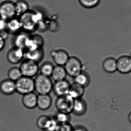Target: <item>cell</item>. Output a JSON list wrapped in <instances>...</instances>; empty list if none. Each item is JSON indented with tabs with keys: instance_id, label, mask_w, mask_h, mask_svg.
Listing matches in <instances>:
<instances>
[{
	"instance_id": "cell-1",
	"label": "cell",
	"mask_w": 131,
	"mask_h": 131,
	"mask_svg": "<svg viewBox=\"0 0 131 131\" xmlns=\"http://www.w3.org/2000/svg\"><path fill=\"white\" fill-rule=\"evenodd\" d=\"M18 18L22 26V31L29 33L37 28L40 17L39 15L37 16V13L29 10L19 16Z\"/></svg>"
},
{
	"instance_id": "cell-2",
	"label": "cell",
	"mask_w": 131,
	"mask_h": 131,
	"mask_svg": "<svg viewBox=\"0 0 131 131\" xmlns=\"http://www.w3.org/2000/svg\"><path fill=\"white\" fill-rule=\"evenodd\" d=\"M34 80L35 91L38 95L49 94L53 90V83L50 77L40 74Z\"/></svg>"
},
{
	"instance_id": "cell-3",
	"label": "cell",
	"mask_w": 131,
	"mask_h": 131,
	"mask_svg": "<svg viewBox=\"0 0 131 131\" xmlns=\"http://www.w3.org/2000/svg\"><path fill=\"white\" fill-rule=\"evenodd\" d=\"M16 92L24 95L35 91L34 80V78L22 76L15 82Z\"/></svg>"
},
{
	"instance_id": "cell-4",
	"label": "cell",
	"mask_w": 131,
	"mask_h": 131,
	"mask_svg": "<svg viewBox=\"0 0 131 131\" xmlns=\"http://www.w3.org/2000/svg\"><path fill=\"white\" fill-rule=\"evenodd\" d=\"M64 67L67 75L73 78L84 70L82 62L78 58L75 56L69 57Z\"/></svg>"
},
{
	"instance_id": "cell-5",
	"label": "cell",
	"mask_w": 131,
	"mask_h": 131,
	"mask_svg": "<svg viewBox=\"0 0 131 131\" xmlns=\"http://www.w3.org/2000/svg\"><path fill=\"white\" fill-rule=\"evenodd\" d=\"M38 63L31 60L25 59L19 65V68L23 76L34 78L39 72Z\"/></svg>"
},
{
	"instance_id": "cell-6",
	"label": "cell",
	"mask_w": 131,
	"mask_h": 131,
	"mask_svg": "<svg viewBox=\"0 0 131 131\" xmlns=\"http://www.w3.org/2000/svg\"><path fill=\"white\" fill-rule=\"evenodd\" d=\"M74 100L68 94L58 97L55 101V106L58 112L71 114L72 113Z\"/></svg>"
},
{
	"instance_id": "cell-7",
	"label": "cell",
	"mask_w": 131,
	"mask_h": 131,
	"mask_svg": "<svg viewBox=\"0 0 131 131\" xmlns=\"http://www.w3.org/2000/svg\"><path fill=\"white\" fill-rule=\"evenodd\" d=\"M16 16L15 2L7 0L0 4V18L8 21Z\"/></svg>"
},
{
	"instance_id": "cell-8",
	"label": "cell",
	"mask_w": 131,
	"mask_h": 131,
	"mask_svg": "<svg viewBox=\"0 0 131 131\" xmlns=\"http://www.w3.org/2000/svg\"><path fill=\"white\" fill-rule=\"evenodd\" d=\"M25 51L23 49L13 47L8 50L6 54V57L11 64L18 65L24 58Z\"/></svg>"
},
{
	"instance_id": "cell-9",
	"label": "cell",
	"mask_w": 131,
	"mask_h": 131,
	"mask_svg": "<svg viewBox=\"0 0 131 131\" xmlns=\"http://www.w3.org/2000/svg\"><path fill=\"white\" fill-rule=\"evenodd\" d=\"M51 56L56 65L62 66H64L70 57L68 52L63 49L52 51Z\"/></svg>"
},
{
	"instance_id": "cell-10",
	"label": "cell",
	"mask_w": 131,
	"mask_h": 131,
	"mask_svg": "<svg viewBox=\"0 0 131 131\" xmlns=\"http://www.w3.org/2000/svg\"><path fill=\"white\" fill-rule=\"evenodd\" d=\"M71 84L67 80L55 82L53 84V90L58 97L64 96L68 94Z\"/></svg>"
},
{
	"instance_id": "cell-11",
	"label": "cell",
	"mask_w": 131,
	"mask_h": 131,
	"mask_svg": "<svg viewBox=\"0 0 131 131\" xmlns=\"http://www.w3.org/2000/svg\"><path fill=\"white\" fill-rule=\"evenodd\" d=\"M117 70L122 74H128L131 72V59L130 57L124 55L117 60Z\"/></svg>"
},
{
	"instance_id": "cell-12",
	"label": "cell",
	"mask_w": 131,
	"mask_h": 131,
	"mask_svg": "<svg viewBox=\"0 0 131 131\" xmlns=\"http://www.w3.org/2000/svg\"><path fill=\"white\" fill-rule=\"evenodd\" d=\"M38 95L34 92L22 95L21 102L25 108L29 110L34 109L37 107Z\"/></svg>"
},
{
	"instance_id": "cell-13",
	"label": "cell",
	"mask_w": 131,
	"mask_h": 131,
	"mask_svg": "<svg viewBox=\"0 0 131 131\" xmlns=\"http://www.w3.org/2000/svg\"><path fill=\"white\" fill-rule=\"evenodd\" d=\"M6 31L9 34L14 35L23 31L22 26L18 17H16L7 21Z\"/></svg>"
},
{
	"instance_id": "cell-14",
	"label": "cell",
	"mask_w": 131,
	"mask_h": 131,
	"mask_svg": "<svg viewBox=\"0 0 131 131\" xmlns=\"http://www.w3.org/2000/svg\"><path fill=\"white\" fill-rule=\"evenodd\" d=\"M30 37L28 33L23 31L15 35L13 40L14 47L21 48L25 51Z\"/></svg>"
},
{
	"instance_id": "cell-15",
	"label": "cell",
	"mask_w": 131,
	"mask_h": 131,
	"mask_svg": "<svg viewBox=\"0 0 131 131\" xmlns=\"http://www.w3.org/2000/svg\"><path fill=\"white\" fill-rule=\"evenodd\" d=\"M43 44V38L40 35L30 36L24 51L42 48Z\"/></svg>"
},
{
	"instance_id": "cell-16",
	"label": "cell",
	"mask_w": 131,
	"mask_h": 131,
	"mask_svg": "<svg viewBox=\"0 0 131 131\" xmlns=\"http://www.w3.org/2000/svg\"><path fill=\"white\" fill-rule=\"evenodd\" d=\"M0 91L6 95H10L16 92L15 82L10 79H5L0 84Z\"/></svg>"
},
{
	"instance_id": "cell-17",
	"label": "cell",
	"mask_w": 131,
	"mask_h": 131,
	"mask_svg": "<svg viewBox=\"0 0 131 131\" xmlns=\"http://www.w3.org/2000/svg\"><path fill=\"white\" fill-rule=\"evenodd\" d=\"M86 102L82 98H78L74 100L72 113L76 116L84 115L87 111Z\"/></svg>"
},
{
	"instance_id": "cell-18",
	"label": "cell",
	"mask_w": 131,
	"mask_h": 131,
	"mask_svg": "<svg viewBox=\"0 0 131 131\" xmlns=\"http://www.w3.org/2000/svg\"><path fill=\"white\" fill-rule=\"evenodd\" d=\"M52 98L49 94L38 95L37 107L40 110H46L52 105Z\"/></svg>"
},
{
	"instance_id": "cell-19",
	"label": "cell",
	"mask_w": 131,
	"mask_h": 131,
	"mask_svg": "<svg viewBox=\"0 0 131 131\" xmlns=\"http://www.w3.org/2000/svg\"><path fill=\"white\" fill-rule=\"evenodd\" d=\"M44 57L42 48L25 51L24 58L38 63L42 61Z\"/></svg>"
},
{
	"instance_id": "cell-20",
	"label": "cell",
	"mask_w": 131,
	"mask_h": 131,
	"mask_svg": "<svg viewBox=\"0 0 131 131\" xmlns=\"http://www.w3.org/2000/svg\"><path fill=\"white\" fill-rule=\"evenodd\" d=\"M85 88L76 83L71 84L68 95L73 99L82 98L85 93Z\"/></svg>"
},
{
	"instance_id": "cell-21",
	"label": "cell",
	"mask_w": 131,
	"mask_h": 131,
	"mask_svg": "<svg viewBox=\"0 0 131 131\" xmlns=\"http://www.w3.org/2000/svg\"><path fill=\"white\" fill-rule=\"evenodd\" d=\"M74 82L85 88L91 82V77L88 72L83 70L74 78Z\"/></svg>"
},
{
	"instance_id": "cell-22",
	"label": "cell",
	"mask_w": 131,
	"mask_h": 131,
	"mask_svg": "<svg viewBox=\"0 0 131 131\" xmlns=\"http://www.w3.org/2000/svg\"><path fill=\"white\" fill-rule=\"evenodd\" d=\"M67 74L64 66H54L51 77L55 82L65 80Z\"/></svg>"
},
{
	"instance_id": "cell-23",
	"label": "cell",
	"mask_w": 131,
	"mask_h": 131,
	"mask_svg": "<svg viewBox=\"0 0 131 131\" xmlns=\"http://www.w3.org/2000/svg\"><path fill=\"white\" fill-rule=\"evenodd\" d=\"M102 67L106 72L114 73L117 70V60L114 58H108L103 62Z\"/></svg>"
},
{
	"instance_id": "cell-24",
	"label": "cell",
	"mask_w": 131,
	"mask_h": 131,
	"mask_svg": "<svg viewBox=\"0 0 131 131\" xmlns=\"http://www.w3.org/2000/svg\"><path fill=\"white\" fill-rule=\"evenodd\" d=\"M17 15L20 16L29 11V5L25 0H18L15 2Z\"/></svg>"
},
{
	"instance_id": "cell-25",
	"label": "cell",
	"mask_w": 131,
	"mask_h": 131,
	"mask_svg": "<svg viewBox=\"0 0 131 131\" xmlns=\"http://www.w3.org/2000/svg\"><path fill=\"white\" fill-rule=\"evenodd\" d=\"M54 66L50 62H46L43 63L39 67L40 74L47 76L51 77Z\"/></svg>"
},
{
	"instance_id": "cell-26",
	"label": "cell",
	"mask_w": 131,
	"mask_h": 131,
	"mask_svg": "<svg viewBox=\"0 0 131 131\" xmlns=\"http://www.w3.org/2000/svg\"><path fill=\"white\" fill-rule=\"evenodd\" d=\"M19 65L14 66L9 69L8 72V79L15 82L23 76Z\"/></svg>"
},
{
	"instance_id": "cell-27",
	"label": "cell",
	"mask_w": 131,
	"mask_h": 131,
	"mask_svg": "<svg viewBox=\"0 0 131 131\" xmlns=\"http://www.w3.org/2000/svg\"><path fill=\"white\" fill-rule=\"evenodd\" d=\"M54 118L58 124L70 123L71 120V116L70 114L59 112L56 114L55 117Z\"/></svg>"
},
{
	"instance_id": "cell-28",
	"label": "cell",
	"mask_w": 131,
	"mask_h": 131,
	"mask_svg": "<svg viewBox=\"0 0 131 131\" xmlns=\"http://www.w3.org/2000/svg\"><path fill=\"white\" fill-rule=\"evenodd\" d=\"M51 117L47 115H43L39 117L37 120V126L42 131H43L46 128L48 123L49 122Z\"/></svg>"
},
{
	"instance_id": "cell-29",
	"label": "cell",
	"mask_w": 131,
	"mask_h": 131,
	"mask_svg": "<svg viewBox=\"0 0 131 131\" xmlns=\"http://www.w3.org/2000/svg\"><path fill=\"white\" fill-rule=\"evenodd\" d=\"M80 4L84 7L91 8L96 7L100 2V0H78Z\"/></svg>"
},
{
	"instance_id": "cell-30",
	"label": "cell",
	"mask_w": 131,
	"mask_h": 131,
	"mask_svg": "<svg viewBox=\"0 0 131 131\" xmlns=\"http://www.w3.org/2000/svg\"><path fill=\"white\" fill-rule=\"evenodd\" d=\"M58 124L54 117H51L46 128L43 131H56Z\"/></svg>"
},
{
	"instance_id": "cell-31",
	"label": "cell",
	"mask_w": 131,
	"mask_h": 131,
	"mask_svg": "<svg viewBox=\"0 0 131 131\" xmlns=\"http://www.w3.org/2000/svg\"><path fill=\"white\" fill-rule=\"evenodd\" d=\"M73 128L70 123L59 124L56 131H73Z\"/></svg>"
},
{
	"instance_id": "cell-32",
	"label": "cell",
	"mask_w": 131,
	"mask_h": 131,
	"mask_svg": "<svg viewBox=\"0 0 131 131\" xmlns=\"http://www.w3.org/2000/svg\"><path fill=\"white\" fill-rule=\"evenodd\" d=\"M7 21L0 18V33L6 31Z\"/></svg>"
},
{
	"instance_id": "cell-33",
	"label": "cell",
	"mask_w": 131,
	"mask_h": 131,
	"mask_svg": "<svg viewBox=\"0 0 131 131\" xmlns=\"http://www.w3.org/2000/svg\"><path fill=\"white\" fill-rule=\"evenodd\" d=\"M73 131H88L86 127L81 125H78L74 127Z\"/></svg>"
},
{
	"instance_id": "cell-34",
	"label": "cell",
	"mask_w": 131,
	"mask_h": 131,
	"mask_svg": "<svg viewBox=\"0 0 131 131\" xmlns=\"http://www.w3.org/2000/svg\"><path fill=\"white\" fill-rule=\"evenodd\" d=\"M5 45V40L0 35V52L3 51Z\"/></svg>"
},
{
	"instance_id": "cell-35",
	"label": "cell",
	"mask_w": 131,
	"mask_h": 131,
	"mask_svg": "<svg viewBox=\"0 0 131 131\" xmlns=\"http://www.w3.org/2000/svg\"><path fill=\"white\" fill-rule=\"evenodd\" d=\"M0 76L3 77L4 80L5 79H8V77L7 74L5 72H2L0 74Z\"/></svg>"
},
{
	"instance_id": "cell-36",
	"label": "cell",
	"mask_w": 131,
	"mask_h": 131,
	"mask_svg": "<svg viewBox=\"0 0 131 131\" xmlns=\"http://www.w3.org/2000/svg\"><path fill=\"white\" fill-rule=\"evenodd\" d=\"M128 120H129L130 123H131V112L130 113L129 116H128Z\"/></svg>"
},
{
	"instance_id": "cell-37",
	"label": "cell",
	"mask_w": 131,
	"mask_h": 131,
	"mask_svg": "<svg viewBox=\"0 0 131 131\" xmlns=\"http://www.w3.org/2000/svg\"><path fill=\"white\" fill-rule=\"evenodd\" d=\"M129 57H130V59H131V53L130 54V55L129 56Z\"/></svg>"
}]
</instances>
